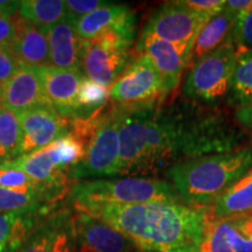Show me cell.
<instances>
[{"instance_id": "obj_1", "label": "cell", "mask_w": 252, "mask_h": 252, "mask_svg": "<svg viewBox=\"0 0 252 252\" xmlns=\"http://www.w3.org/2000/svg\"><path fill=\"white\" fill-rule=\"evenodd\" d=\"M82 213L112 225L143 252H198L208 224L204 208L186 203L103 204Z\"/></svg>"}, {"instance_id": "obj_2", "label": "cell", "mask_w": 252, "mask_h": 252, "mask_svg": "<svg viewBox=\"0 0 252 252\" xmlns=\"http://www.w3.org/2000/svg\"><path fill=\"white\" fill-rule=\"evenodd\" d=\"M252 168V144L231 152L186 160L165 172L186 204L209 207Z\"/></svg>"}, {"instance_id": "obj_3", "label": "cell", "mask_w": 252, "mask_h": 252, "mask_svg": "<svg viewBox=\"0 0 252 252\" xmlns=\"http://www.w3.org/2000/svg\"><path fill=\"white\" fill-rule=\"evenodd\" d=\"M69 201L78 213L103 204L185 203L169 181L158 178L99 179L74 185Z\"/></svg>"}, {"instance_id": "obj_4", "label": "cell", "mask_w": 252, "mask_h": 252, "mask_svg": "<svg viewBox=\"0 0 252 252\" xmlns=\"http://www.w3.org/2000/svg\"><path fill=\"white\" fill-rule=\"evenodd\" d=\"M237 55V46L230 40L191 62L184 76L182 96L207 108L220 109L229 98Z\"/></svg>"}, {"instance_id": "obj_5", "label": "cell", "mask_w": 252, "mask_h": 252, "mask_svg": "<svg viewBox=\"0 0 252 252\" xmlns=\"http://www.w3.org/2000/svg\"><path fill=\"white\" fill-rule=\"evenodd\" d=\"M119 153L121 141L117 110L110 102V106L104 109L98 124L88 141L84 159L69 172L70 179L78 181L117 176Z\"/></svg>"}, {"instance_id": "obj_6", "label": "cell", "mask_w": 252, "mask_h": 252, "mask_svg": "<svg viewBox=\"0 0 252 252\" xmlns=\"http://www.w3.org/2000/svg\"><path fill=\"white\" fill-rule=\"evenodd\" d=\"M168 97L161 75L145 54H137L131 59L121 77L110 88L111 103L119 108L150 106Z\"/></svg>"}, {"instance_id": "obj_7", "label": "cell", "mask_w": 252, "mask_h": 252, "mask_svg": "<svg viewBox=\"0 0 252 252\" xmlns=\"http://www.w3.org/2000/svg\"><path fill=\"white\" fill-rule=\"evenodd\" d=\"M209 14L188 8L181 1L165 2L151 15L141 34L167 41L181 50L190 63L191 49Z\"/></svg>"}, {"instance_id": "obj_8", "label": "cell", "mask_w": 252, "mask_h": 252, "mask_svg": "<svg viewBox=\"0 0 252 252\" xmlns=\"http://www.w3.org/2000/svg\"><path fill=\"white\" fill-rule=\"evenodd\" d=\"M132 43L133 41L111 33L84 41L81 54L84 76L104 87L112 86L130 62Z\"/></svg>"}, {"instance_id": "obj_9", "label": "cell", "mask_w": 252, "mask_h": 252, "mask_svg": "<svg viewBox=\"0 0 252 252\" xmlns=\"http://www.w3.org/2000/svg\"><path fill=\"white\" fill-rule=\"evenodd\" d=\"M34 68L40 77L47 105L56 110L63 117L76 118L78 91L86 77L83 72L55 68L49 64Z\"/></svg>"}, {"instance_id": "obj_10", "label": "cell", "mask_w": 252, "mask_h": 252, "mask_svg": "<svg viewBox=\"0 0 252 252\" xmlns=\"http://www.w3.org/2000/svg\"><path fill=\"white\" fill-rule=\"evenodd\" d=\"M74 238L78 252H138L126 236L100 219L77 213L72 220Z\"/></svg>"}, {"instance_id": "obj_11", "label": "cell", "mask_w": 252, "mask_h": 252, "mask_svg": "<svg viewBox=\"0 0 252 252\" xmlns=\"http://www.w3.org/2000/svg\"><path fill=\"white\" fill-rule=\"evenodd\" d=\"M23 127L21 156L45 149L70 131V121L50 106H39L18 115ZM20 156V157H21Z\"/></svg>"}, {"instance_id": "obj_12", "label": "cell", "mask_w": 252, "mask_h": 252, "mask_svg": "<svg viewBox=\"0 0 252 252\" xmlns=\"http://www.w3.org/2000/svg\"><path fill=\"white\" fill-rule=\"evenodd\" d=\"M135 23L137 18L130 6L109 2L93 13L77 19L75 30L78 37L83 41H90L110 33L133 41Z\"/></svg>"}, {"instance_id": "obj_13", "label": "cell", "mask_w": 252, "mask_h": 252, "mask_svg": "<svg viewBox=\"0 0 252 252\" xmlns=\"http://www.w3.org/2000/svg\"><path fill=\"white\" fill-rule=\"evenodd\" d=\"M198 252H252V214L208 219Z\"/></svg>"}, {"instance_id": "obj_14", "label": "cell", "mask_w": 252, "mask_h": 252, "mask_svg": "<svg viewBox=\"0 0 252 252\" xmlns=\"http://www.w3.org/2000/svg\"><path fill=\"white\" fill-rule=\"evenodd\" d=\"M70 210H56L34 230L15 252H74V224Z\"/></svg>"}, {"instance_id": "obj_15", "label": "cell", "mask_w": 252, "mask_h": 252, "mask_svg": "<svg viewBox=\"0 0 252 252\" xmlns=\"http://www.w3.org/2000/svg\"><path fill=\"white\" fill-rule=\"evenodd\" d=\"M137 54H145L151 59L161 75L163 86L169 96L175 94L184 71L189 65V59L180 49L167 41L140 34L135 47Z\"/></svg>"}, {"instance_id": "obj_16", "label": "cell", "mask_w": 252, "mask_h": 252, "mask_svg": "<svg viewBox=\"0 0 252 252\" xmlns=\"http://www.w3.org/2000/svg\"><path fill=\"white\" fill-rule=\"evenodd\" d=\"M0 163L26 173L41 188L58 195L62 200L65 197V195L70 193L71 187L69 186V180H70L69 171L58 168L53 163L47 146L45 149L26 154V156H21L11 161Z\"/></svg>"}, {"instance_id": "obj_17", "label": "cell", "mask_w": 252, "mask_h": 252, "mask_svg": "<svg viewBox=\"0 0 252 252\" xmlns=\"http://www.w3.org/2000/svg\"><path fill=\"white\" fill-rule=\"evenodd\" d=\"M13 21L14 35L8 49L17 62L28 67L48 65L50 55L46 28L32 24L20 15L14 17Z\"/></svg>"}, {"instance_id": "obj_18", "label": "cell", "mask_w": 252, "mask_h": 252, "mask_svg": "<svg viewBox=\"0 0 252 252\" xmlns=\"http://www.w3.org/2000/svg\"><path fill=\"white\" fill-rule=\"evenodd\" d=\"M0 106L15 115L39 106H48L35 68L19 64L14 76L2 87Z\"/></svg>"}, {"instance_id": "obj_19", "label": "cell", "mask_w": 252, "mask_h": 252, "mask_svg": "<svg viewBox=\"0 0 252 252\" xmlns=\"http://www.w3.org/2000/svg\"><path fill=\"white\" fill-rule=\"evenodd\" d=\"M58 206L43 204L21 212L0 214V252H15Z\"/></svg>"}, {"instance_id": "obj_20", "label": "cell", "mask_w": 252, "mask_h": 252, "mask_svg": "<svg viewBox=\"0 0 252 252\" xmlns=\"http://www.w3.org/2000/svg\"><path fill=\"white\" fill-rule=\"evenodd\" d=\"M76 19L67 15L54 26L47 28L50 63L53 67L68 70H81V54L83 40L75 30Z\"/></svg>"}, {"instance_id": "obj_21", "label": "cell", "mask_w": 252, "mask_h": 252, "mask_svg": "<svg viewBox=\"0 0 252 252\" xmlns=\"http://www.w3.org/2000/svg\"><path fill=\"white\" fill-rule=\"evenodd\" d=\"M236 25L237 17L224 6L222 11L210 18L198 32L191 49L190 63L197 61L231 40Z\"/></svg>"}, {"instance_id": "obj_22", "label": "cell", "mask_w": 252, "mask_h": 252, "mask_svg": "<svg viewBox=\"0 0 252 252\" xmlns=\"http://www.w3.org/2000/svg\"><path fill=\"white\" fill-rule=\"evenodd\" d=\"M204 209L212 220L252 214V168Z\"/></svg>"}, {"instance_id": "obj_23", "label": "cell", "mask_w": 252, "mask_h": 252, "mask_svg": "<svg viewBox=\"0 0 252 252\" xmlns=\"http://www.w3.org/2000/svg\"><path fill=\"white\" fill-rule=\"evenodd\" d=\"M19 15L42 28H49L68 15L63 0H24L20 1Z\"/></svg>"}, {"instance_id": "obj_24", "label": "cell", "mask_w": 252, "mask_h": 252, "mask_svg": "<svg viewBox=\"0 0 252 252\" xmlns=\"http://www.w3.org/2000/svg\"><path fill=\"white\" fill-rule=\"evenodd\" d=\"M228 103L235 109L252 105V49H238Z\"/></svg>"}, {"instance_id": "obj_25", "label": "cell", "mask_w": 252, "mask_h": 252, "mask_svg": "<svg viewBox=\"0 0 252 252\" xmlns=\"http://www.w3.org/2000/svg\"><path fill=\"white\" fill-rule=\"evenodd\" d=\"M23 139L18 115L0 106V162L11 161L21 156Z\"/></svg>"}, {"instance_id": "obj_26", "label": "cell", "mask_w": 252, "mask_h": 252, "mask_svg": "<svg viewBox=\"0 0 252 252\" xmlns=\"http://www.w3.org/2000/svg\"><path fill=\"white\" fill-rule=\"evenodd\" d=\"M61 201L46 190L19 191L0 187V214L21 212L43 204L58 206Z\"/></svg>"}, {"instance_id": "obj_27", "label": "cell", "mask_w": 252, "mask_h": 252, "mask_svg": "<svg viewBox=\"0 0 252 252\" xmlns=\"http://www.w3.org/2000/svg\"><path fill=\"white\" fill-rule=\"evenodd\" d=\"M50 160L58 168L70 172L86 156L87 145L70 131L47 146Z\"/></svg>"}, {"instance_id": "obj_28", "label": "cell", "mask_w": 252, "mask_h": 252, "mask_svg": "<svg viewBox=\"0 0 252 252\" xmlns=\"http://www.w3.org/2000/svg\"><path fill=\"white\" fill-rule=\"evenodd\" d=\"M110 98V88L84 77L78 91V113L76 118L88 119L98 115L106 108Z\"/></svg>"}, {"instance_id": "obj_29", "label": "cell", "mask_w": 252, "mask_h": 252, "mask_svg": "<svg viewBox=\"0 0 252 252\" xmlns=\"http://www.w3.org/2000/svg\"><path fill=\"white\" fill-rule=\"evenodd\" d=\"M0 187L19 191L46 190V189L41 188L35 181L32 180L26 173H24L23 171H20V169L18 168L6 166L4 163H0ZM48 193H50V191H48ZM55 196H58V195H55ZM59 198L62 200L61 197Z\"/></svg>"}, {"instance_id": "obj_30", "label": "cell", "mask_w": 252, "mask_h": 252, "mask_svg": "<svg viewBox=\"0 0 252 252\" xmlns=\"http://www.w3.org/2000/svg\"><path fill=\"white\" fill-rule=\"evenodd\" d=\"M231 41L238 49H252V9L237 20Z\"/></svg>"}, {"instance_id": "obj_31", "label": "cell", "mask_w": 252, "mask_h": 252, "mask_svg": "<svg viewBox=\"0 0 252 252\" xmlns=\"http://www.w3.org/2000/svg\"><path fill=\"white\" fill-rule=\"evenodd\" d=\"M108 4V1H100V0H67L65 1L68 14L76 20Z\"/></svg>"}, {"instance_id": "obj_32", "label": "cell", "mask_w": 252, "mask_h": 252, "mask_svg": "<svg viewBox=\"0 0 252 252\" xmlns=\"http://www.w3.org/2000/svg\"><path fill=\"white\" fill-rule=\"evenodd\" d=\"M18 68L19 63L9 52L8 46L0 47V86L4 87L14 76Z\"/></svg>"}, {"instance_id": "obj_33", "label": "cell", "mask_w": 252, "mask_h": 252, "mask_svg": "<svg viewBox=\"0 0 252 252\" xmlns=\"http://www.w3.org/2000/svg\"><path fill=\"white\" fill-rule=\"evenodd\" d=\"M181 2L188 8L209 14L210 17L219 13L225 6L224 0H181Z\"/></svg>"}, {"instance_id": "obj_34", "label": "cell", "mask_w": 252, "mask_h": 252, "mask_svg": "<svg viewBox=\"0 0 252 252\" xmlns=\"http://www.w3.org/2000/svg\"><path fill=\"white\" fill-rule=\"evenodd\" d=\"M14 17L0 13V47L8 46L14 35Z\"/></svg>"}, {"instance_id": "obj_35", "label": "cell", "mask_w": 252, "mask_h": 252, "mask_svg": "<svg viewBox=\"0 0 252 252\" xmlns=\"http://www.w3.org/2000/svg\"><path fill=\"white\" fill-rule=\"evenodd\" d=\"M232 116L235 121L252 135V105L235 109Z\"/></svg>"}, {"instance_id": "obj_36", "label": "cell", "mask_w": 252, "mask_h": 252, "mask_svg": "<svg viewBox=\"0 0 252 252\" xmlns=\"http://www.w3.org/2000/svg\"><path fill=\"white\" fill-rule=\"evenodd\" d=\"M225 6L239 20L252 9V0H229L225 1Z\"/></svg>"}, {"instance_id": "obj_37", "label": "cell", "mask_w": 252, "mask_h": 252, "mask_svg": "<svg viewBox=\"0 0 252 252\" xmlns=\"http://www.w3.org/2000/svg\"><path fill=\"white\" fill-rule=\"evenodd\" d=\"M19 7H20V1H7V0L0 1V13L8 17H15Z\"/></svg>"}, {"instance_id": "obj_38", "label": "cell", "mask_w": 252, "mask_h": 252, "mask_svg": "<svg viewBox=\"0 0 252 252\" xmlns=\"http://www.w3.org/2000/svg\"><path fill=\"white\" fill-rule=\"evenodd\" d=\"M1 96H2V87L0 86V100H1Z\"/></svg>"}, {"instance_id": "obj_39", "label": "cell", "mask_w": 252, "mask_h": 252, "mask_svg": "<svg viewBox=\"0 0 252 252\" xmlns=\"http://www.w3.org/2000/svg\"><path fill=\"white\" fill-rule=\"evenodd\" d=\"M138 252H143V251H138Z\"/></svg>"}]
</instances>
